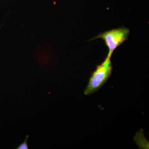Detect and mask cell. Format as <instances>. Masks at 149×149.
Listing matches in <instances>:
<instances>
[{"label": "cell", "instance_id": "obj_1", "mask_svg": "<svg viewBox=\"0 0 149 149\" xmlns=\"http://www.w3.org/2000/svg\"><path fill=\"white\" fill-rule=\"evenodd\" d=\"M111 58V57L107 55L101 64L96 67L84 91L85 95H92L98 91L109 79L113 70Z\"/></svg>", "mask_w": 149, "mask_h": 149}, {"label": "cell", "instance_id": "obj_2", "mask_svg": "<svg viewBox=\"0 0 149 149\" xmlns=\"http://www.w3.org/2000/svg\"><path fill=\"white\" fill-rule=\"evenodd\" d=\"M129 33L130 30L128 28L122 27L103 32L91 40L97 39L103 40L108 49L107 56L111 57L116 49L127 40Z\"/></svg>", "mask_w": 149, "mask_h": 149}, {"label": "cell", "instance_id": "obj_3", "mask_svg": "<svg viewBox=\"0 0 149 149\" xmlns=\"http://www.w3.org/2000/svg\"><path fill=\"white\" fill-rule=\"evenodd\" d=\"M28 136H27L24 142L20 144V145L17 148V149H28V145H27V140H28Z\"/></svg>", "mask_w": 149, "mask_h": 149}]
</instances>
